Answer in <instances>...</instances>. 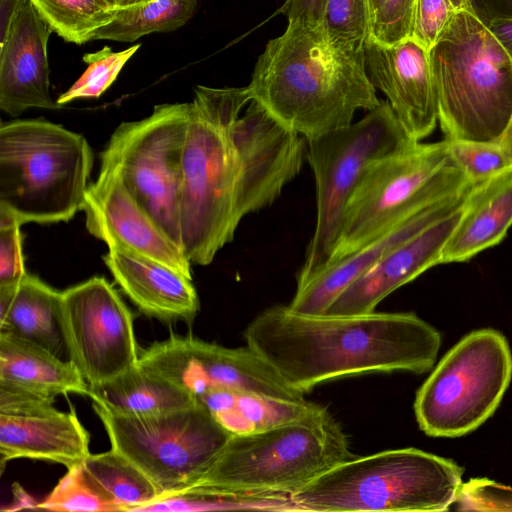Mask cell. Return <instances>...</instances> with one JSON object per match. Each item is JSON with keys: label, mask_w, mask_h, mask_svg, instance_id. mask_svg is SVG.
<instances>
[{"label": "cell", "mask_w": 512, "mask_h": 512, "mask_svg": "<svg viewBox=\"0 0 512 512\" xmlns=\"http://www.w3.org/2000/svg\"><path fill=\"white\" fill-rule=\"evenodd\" d=\"M182 157L180 228L191 263L210 264L247 214L272 204L300 172L306 140L246 87L196 86Z\"/></svg>", "instance_id": "1"}, {"label": "cell", "mask_w": 512, "mask_h": 512, "mask_svg": "<svg viewBox=\"0 0 512 512\" xmlns=\"http://www.w3.org/2000/svg\"><path fill=\"white\" fill-rule=\"evenodd\" d=\"M244 338L293 389L374 372L429 371L441 335L410 312L307 315L277 305L260 312Z\"/></svg>", "instance_id": "2"}, {"label": "cell", "mask_w": 512, "mask_h": 512, "mask_svg": "<svg viewBox=\"0 0 512 512\" xmlns=\"http://www.w3.org/2000/svg\"><path fill=\"white\" fill-rule=\"evenodd\" d=\"M253 100L306 140L349 126L379 105L363 50L331 37L323 24L288 22L258 57Z\"/></svg>", "instance_id": "3"}, {"label": "cell", "mask_w": 512, "mask_h": 512, "mask_svg": "<svg viewBox=\"0 0 512 512\" xmlns=\"http://www.w3.org/2000/svg\"><path fill=\"white\" fill-rule=\"evenodd\" d=\"M428 52L445 139L499 142L512 114V58L498 39L462 8Z\"/></svg>", "instance_id": "4"}, {"label": "cell", "mask_w": 512, "mask_h": 512, "mask_svg": "<svg viewBox=\"0 0 512 512\" xmlns=\"http://www.w3.org/2000/svg\"><path fill=\"white\" fill-rule=\"evenodd\" d=\"M93 152L76 132L44 119L0 126V207L21 223L68 221L82 210Z\"/></svg>", "instance_id": "5"}, {"label": "cell", "mask_w": 512, "mask_h": 512, "mask_svg": "<svg viewBox=\"0 0 512 512\" xmlns=\"http://www.w3.org/2000/svg\"><path fill=\"white\" fill-rule=\"evenodd\" d=\"M463 468L417 449L385 450L338 464L291 495L301 511H447Z\"/></svg>", "instance_id": "6"}, {"label": "cell", "mask_w": 512, "mask_h": 512, "mask_svg": "<svg viewBox=\"0 0 512 512\" xmlns=\"http://www.w3.org/2000/svg\"><path fill=\"white\" fill-rule=\"evenodd\" d=\"M354 457L347 435L328 412L312 420L231 435L208 468L183 489L291 496Z\"/></svg>", "instance_id": "7"}, {"label": "cell", "mask_w": 512, "mask_h": 512, "mask_svg": "<svg viewBox=\"0 0 512 512\" xmlns=\"http://www.w3.org/2000/svg\"><path fill=\"white\" fill-rule=\"evenodd\" d=\"M471 184L451 160L445 138L412 142L376 162L357 185L329 261L357 250L408 216Z\"/></svg>", "instance_id": "8"}, {"label": "cell", "mask_w": 512, "mask_h": 512, "mask_svg": "<svg viewBox=\"0 0 512 512\" xmlns=\"http://www.w3.org/2000/svg\"><path fill=\"white\" fill-rule=\"evenodd\" d=\"M412 142L386 100H380L356 123L306 140V158L316 184L317 216L297 282L331 259L346 205L367 171Z\"/></svg>", "instance_id": "9"}, {"label": "cell", "mask_w": 512, "mask_h": 512, "mask_svg": "<svg viewBox=\"0 0 512 512\" xmlns=\"http://www.w3.org/2000/svg\"><path fill=\"white\" fill-rule=\"evenodd\" d=\"M512 378L506 337L484 328L461 338L418 389L414 411L431 437H459L477 429L497 409Z\"/></svg>", "instance_id": "10"}, {"label": "cell", "mask_w": 512, "mask_h": 512, "mask_svg": "<svg viewBox=\"0 0 512 512\" xmlns=\"http://www.w3.org/2000/svg\"><path fill=\"white\" fill-rule=\"evenodd\" d=\"M111 448L155 484L161 495L193 483L212 463L231 434L198 402L166 413L133 416L92 401Z\"/></svg>", "instance_id": "11"}, {"label": "cell", "mask_w": 512, "mask_h": 512, "mask_svg": "<svg viewBox=\"0 0 512 512\" xmlns=\"http://www.w3.org/2000/svg\"><path fill=\"white\" fill-rule=\"evenodd\" d=\"M190 109V102L160 104L144 119L121 123L101 153L100 167L118 175L181 248L182 157Z\"/></svg>", "instance_id": "12"}, {"label": "cell", "mask_w": 512, "mask_h": 512, "mask_svg": "<svg viewBox=\"0 0 512 512\" xmlns=\"http://www.w3.org/2000/svg\"><path fill=\"white\" fill-rule=\"evenodd\" d=\"M59 321L69 360L89 386L138 363L134 315L104 277L62 291Z\"/></svg>", "instance_id": "13"}, {"label": "cell", "mask_w": 512, "mask_h": 512, "mask_svg": "<svg viewBox=\"0 0 512 512\" xmlns=\"http://www.w3.org/2000/svg\"><path fill=\"white\" fill-rule=\"evenodd\" d=\"M138 363L196 398L213 389L304 398L248 345L228 348L192 335H171L141 351Z\"/></svg>", "instance_id": "14"}, {"label": "cell", "mask_w": 512, "mask_h": 512, "mask_svg": "<svg viewBox=\"0 0 512 512\" xmlns=\"http://www.w3.org/2000/svg\"><path fill=\"white\" fill-rule=\"evenodd\" d=\"M82 210L88 232L132 254L166 265L192 278L184 250L137 201L118 175L100 169L90 184Z\"/></svg>", "instance_id": "15"}, {"label": "cell", "mask_w": 512, "mask_h": 512, "mask_svg": "<svg viewBox=\"0 0 512 512\" xmlns=\"http://www.w3.org/2000/svg\"><path fill=\"white\" fill-rule=\"evenodd\" d=\"M52 32L29 0H10L0 46V108L5 113L61 108L50 94L47 45Z\"/></svg>", "instance_id": "16"}, {"label": "cell", "mask_w": 512, "mask_h": 512, "mask_svg": "<svg viewBox=\"0 0 512 512\" xmlns=\"http://www.w3.org/2000/svg\"><path fill=\"white\" fill-rule=\"evenodd\" d=\"M363 55L370 82L386 96L407 135L414 141L431 135L438 114L428 50L410 37L383 45L370 36Z\"/></svg>", "instance_id": "17"}, {"label": "cell", "mask_w": 512, "mask_h": 512, "mask_svg": "<svg viewBox=\"0 0 512 512\" xmlns=\"http://www.w3.org/2000/svg\"><path fill=\"white\" fill-rule=\"evenodd\" d=\"M472 187L434 202L403 219L357 250L329 261L308 278L298 281L287 305L300 314H324L335 299L362 273L392 249L431 224L459 210Z\"/></svg>", "instance_id": "18"}, {"label": "cell", "mask_w": 512, "mask_h": 512, "mask_svg": "<svg viewBox=\"0 0 512 512\" xmlns=\"http://www.w3.org/2000/svg\"><path fill=\"white\" fill-rule=\"evenodd\" d=\"M461 208L385 254L335 299L326 314L374 312L385 297L441 264L444 246L457 224Z\"/></svg>", "instance_id": "19"}, {"label": "cell", "mask_w": 512, "mask_h": 512, "mask_svg": "<svg viewBox=\"0 0 512 512\" xmlns=\"http://www.w3.org/2000/svg\"><path fill=\"white\" fill-rule=\"evenodd\" d=\"M90 436L75 410H57L53 404H32L0 411L1 465L13 459L81 464L91 454Z\"/></svg>", "instance_id": "20"}, {"label": "cell", "mask_w": 512, "mask_h": 512, "mask_svg": "<svg viewBox=\"0 0 512 512\" xmlns=\"http://www.w3.org/2000/svg\"><path fill=\"white\" fill-rule=\"evenodd\" d=\"M89 392V384L69 359L0 332V405L53 404L59 395Z\"/></svg>", "instance_id": "21"}, {"label": "cell", "mask_w": 512, "mask_h": 512, "mask_svg": "<svg viewBox=\"0 0 512 512\" xmlns=\"http://www.w3.org/2000/svg\"><path fill=\"white\" fill-rule=\"evenodd\" d=\"M103 261L121 290L148 317L191 323L198 314L192 278L117 247H109Z\"/></svg>", "instance_id": "22"}, {"label": "cell", "mask_w": 512, "mask_h": 512, "mask_svg": "<svg viewBox=\"0 0 512 512\" xmlns=\"http://www.w3.org/2000/svg\"><path fill=\"white\" fill-rule=\"evenodd\" d=\"M512 226V166L472 184L441 264L463 263L498 245Z\"/></svg>", "instance_id": "23"}, {"label": "cell", "mask_w": 512, "mask_h": 512, "mask_svg": "<svg viewBox=\"0 0 512 512\" xmlns=\"http://www.w3.org/2000/svg\"><path fill=\"white\" fill-rule=\"evenodd\" d=\"M197 400L231 435L312 420L329 412L324 406L305 398L283 399L235 389H213L198 396Z\"/></svg>", "instance_id": "24"}, {"label": "cell", "mask_w": 512, "mask_h": 512, "mask_svg": "<svg viewBox=\"0 0 512 512\" xmlns=\"http://www.w3.org/2000/svg\"><path fill=\"white\" fill-rule=\"evenodd\" d=\"M62 291L36 275L0 286V332L39 345L60 357L66 350L59 321Z\"/></svg>", "instance_id": "25"}, {"label": "cell", "mask_w": 512, "mask_h": 512, "mask_svg": "<svg viewBox=\"0 0 512 512\" xmlns=\"http://www.w3.org/2000/svg\"><path fill=\"white\" fill-rule=\"evenodd\" d=\"M89 397L110 411L145 416L189 407L197 398L139 363L102 384L90 386Z\"/></svg>", "instance_id": "26"}, {"label": "cell", "mask_w": 512, "mask_h": 512, "mask_svg": "<svg viewBox=\"0 0 512 512\" xmlns=\"http://www.w3.org/2000/svg\"><path fill=\"white\" fill-rule=\"evenodd\" d=\"M82 464L95 487L119 511L136 512L161 495L146 474L112 448L90 454Z\"/></svg>", "instance_id": "27"}, {"label": "cell", "mask_w": 512, "mask_h": 512, "mask_svg": "<svg viewBox=\"0 0 512 512\" xmlns=\"http://www.w3.org/2000/svg\"><path fill=\"white\" fill-rule=\"evenodd\" d=\"M197 0H152L119 8L114 19L100 28L94 40L133 42L155 32L173 31L192 18Z\"/></svg>", "instance_id": "28"}, {"label": "cell", "mask_w": 512, "mask_h": 512, "mask_svg": "<svg viewBox=\"0 0 512 512\" xmlns=\"http://www.w3.org/2000/svg\"><path fill=\"white\" fill-rule=\"evenodd\" d=\"M300 511L286 495L222 493L201 489H182L160 495L140 507L142 512H194L216 510Z\"/></svg>", "instance_id": "29"}, {"label": "cell", "mask_w": 512, "mask_h": 512, "mask_svg": "<svg viewBox=\"0 0 512 512\" xmlns=\"http://www.w3.org/2000/svg\"><path fill=\"white\" fill-rule=\"evenodd\" d=\"M53 32L66 42L82 45L110 23L117 9L105 0H29Z\"/></svg>", "instance_id": "30"}, {"label": "cell", "mask_w": 512, "mask_h": 512, "mask_svg": "<svg viewBox=\"0 0 512 512\" xmlns=\"http://www.w3.org/2000/svg\"><path fill=\"white\" fill-rule=\"evenodd\" d=\"M37 509L69 512H119V509L95 487L88 477L83 464L67 468L50 494Z\"/></svg>", "instance_id": "31"}, {"label": "cell", "mask_w": 512, "mask_h": 512, "mask_svg": "<svg viewBox=\"0 0 512 512\" xmlns=\"http://www.w3.org/2000/svg\"><path fill=\"white\" fill-rule=\"evenodd\" d=\"M136 44L123 51L114 52L109 46L92 53H85L83 61L88 65L82 76L56 100L65 105L76 99L98 98L116 80L128 60L138 51Z\"/></svg>", "instance_id": "32"}, {"label": "cell", "mask_w": 512, "mask_h": 512, "mask_svg": "<svg viewBox=\"0 0 512 512\" xmlns=\"http://www.w3.org/2000/svg\"><path fill=\"white\" fill-rule=\"evenodd\" d=\"M446 141L451 160L473 184L512 166V160L498 142Z\"/></svg>", "instance_id": "33"}, {"label": "cell", "mask_w": 512, "mask_h": 512, "mask_svg": "<svg viewBox=\"0 0 512 512\" xmlns=\"http://www.w3.org/2000/svg\"><path fill=\"white\" fill-rule=\"evenodd\" d=\"M322 24L328 34L363 50L371 36L368 0H327Z\"/></svg>", "instance_id": "34"}, {"label": "cell", "mask_w": 512, "mask_h": 512, "mask_svg": "<svg viewBox=\"0 0 512 512\" xmlns=\"http://www.w3.org/2000/svg\"><path fill=\"white\" fill-rule=\"evenodd\" d=\"M371 37L393 45L409 37L415 0H368Z\"/></svg>", "instance_id": "35"}, {"label": "cell", "mask_w": 512, "mask_h": 512, "mask_svg": "<svg viewBox=\"0 0 512 512\" xmlns=\"http://www.w3.org/2000/svg\"><path fill=\"white\" fill-rule=\"evenodd\" d=\"M454 505L462 511L512 512V486L472 478L462 483Z\"/></svg>", "instance_id": "36"}, {"label": "cell", "mask_w": 512, "mask_h": 512, "mask_svg": "<svg viewBox=\"0 0 512 512\" xmlns=\"http://www.w3.org/2000/svg\"><path fill=\"white\" fill-rule=\"evenodd\" d=\"M457 10L450 0H415L409 37L429 51Z\"/></svg>", "instance_id": "37"}, {"label": "cell", "mask_w": 512, "mask_h": 512, "mask_svg": "<svg viewBox=\"0 0 512 512\" xmlns=\"http://www.w3.org/2000/svg\"><path fill=\"white\" fill-rule=\"evenodd\" d=\"M21 225L11 212L0 207V286L14 284L27 273Z\"/></svg>", "instance_id": "38"}, {"label": "cell", "mask_w": 512, "mask_h": 512, "mask_svg": "<svg viewBox=\"0 0 512 512\" xmlns=\"http://www.w3.org/2000/svg\"><path fill=\"white\" fill-rule=\"evenodd\" d=\"M327 0H285L279 12L288 22L320 24L323 21Z\"/></svg>", "instance_id": "39"}, {"label": "cell", "mask_w": 512, "mask_h": 512, "mask_svg": "<svg viewBox=\"0 0 512 512\" xmlns=\"http://www.w3.org/2000/svg\"><path fill=\"white\" fill-rule=\"evenodd\" d=\"M464 8L485 25L499 20H512V0H469Z\"/></svg>", "instance_id": "40"}, {"label": "cell", "mask_w": 512, "mask_h": 512, "mask_svg": "<svg viewBox=\"0 0 512 512\" xmlns=\"http://www.w3.org/2000/svg\"><path fill=\"white\" fill-rule=\"evenodd\" d=\"M512 58V20H499L486 25Z\"/></svg>", "instance_id": "41"}, {"label": "cell", "mask_w": 512, "mask_h": 512, "mask_svg": "<svg viewBox=\"0 0 512 512\" xmlns=\"http://www.w3.org/2000/svg\"><path fill=\"white\" fill-rule=\"evenodd\" d=\"M512 160V114L502 137L498 142Z\"/></svg>", "instance_id": "42"}, {"label": "cell", "mask_w": 512, "mask_h": 512, "mask_svg": "<svg viewBox=\"0 0 512 512\" xmlns=\"http://www.w3.org/2000/svg\"><path fill=\"white\" fill-rule=\"evenodd\" d=\"M152 0H118V9L148 3Z\"/></svg>", "instance_id": "43"}, {"label": "cell", "mask_w": 512, "mask_h": 512, "mask_svg": "<svg viewBox=\"0 0 512 512\" xmlns=\"http://www.w3.org/2000/svg\"><path fill=\"white\" fill-rule=\"evenodd\" d=\"M456 9H462L466 6L469 0H450Z\"/></svg>", "instance_id": "44"}, {"label": "cell", "mask_w": 512, "mask_h": 512, "mask_svg": "<svg viewBox=\"0 0 512 512\" xmlns=\"http://www.w3.org/2000/svg\"><path fill=\"white\" fill-rule=\"evenodd\" d=\"M106 3L113 9H118V0H105Z\"/></svg>", "instance_id": "45"}]
</instances>
